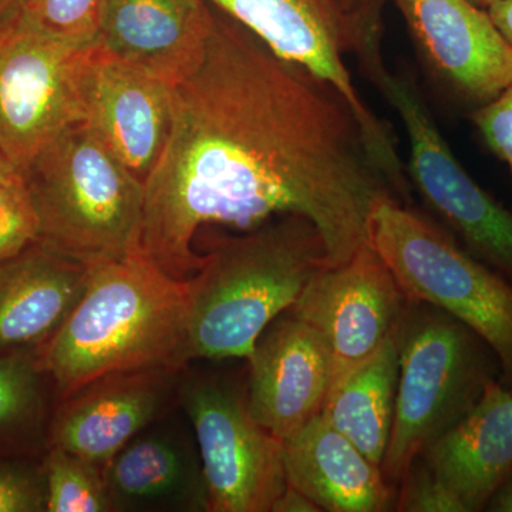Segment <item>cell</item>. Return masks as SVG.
<instances>
[{
    "label": "cell",
    "mask_w": 512,
    "mask_h": 512,
    "mask_svg": "<svg viewBox=\"0 0 512 512\" xmlns=\"http://www.w3.org/2000/svg\"><path fill=\"white\" fill-rule=\"evenodd\" d=\"M42 457L0 458V512H46Z\"/></svg>",
    "instance_id": "cell-25"
},
{
    "label": "cell",
    "mask_w": 512,
    "mask_h": 512,
    "mask_svg": "<svg viewBox=\"0 0 512 512\" xmlns=\"http://www.w3.org/2000/svg\"><path fill=\"white\" fill-rule=\"evenodd\" d=\"M400 325L375 355L333 384L320 416L382 467L396 409Z\"/></svg>",
    "instance_id": "cell-21"
},
{
    "label": "cell",
    "mask_w": 512,
    "mask_h": 512,
    "mask_svg": "<svg viewBox=\"0 0 512 512\" xmlns=\"http://www.w3.org/2000/svg\"><path fill=\"white\" fill-rule=\"evenodd\" d=\"M437 77L473 110L512 84V49L487 9L470 0H396Z\"/></svg>",
    "instance_id": "cell-15"
},
{
    "label": "cell",
    "mask_w": 512,
    "mask_h": 512,
    "mask_svg": "<svg viewBox=\"0 0 512 512\" xmlns=\"http://www.w3.org/2000/svg\"><path fill=\"white\" fill-rule=\"evenodd\" d=\"M474 5L480 6V8L487 9L488 6L493 5L495 0H470Z\"/></svg>",
    "instance_id": "cell-34"
},
{
    "label": "cell",
    "mask_w": 512,
    "mask_h": 512,
    "mask_svg": "<svg viewBox=\"0 0 512 512\" xmlns=\"http://www.w3.org/2000/svg\"><path fill=\"white\" fill-rule=\"evenodd\" d=\"M470 119L488 150L507 164L512 174V84L490 103L471 110Z\"/></svg>",
    "instance_id": "cell-28"
},
{
    "label": "cell",
    "mask_w": 512,
    "mask_h": 512,
    "mask_svg": "<svg viewBox=\"0 0 512 512\" xmlns=\"http://www.w3.org/2000/svg\"><path fill=\"white\" fill-rule=\"evenodd\" d=\"M188 299L190 281L168 275L140 248L90 266L76 308L36 349L56 402L110 373L150 366L183 369Z\"/></svg>",
    "instance_id": "cell-2"
},
{
    "label": "cell",
    "mask_w": 512,
    "mask_h": 512,
    "mask_svg": "<svg viewBox=\"0 0 512 512\" xmlns=\"http://www.w3.org/2000/svg\"><path fill=\"white\" fill-rule=\"evenodd\" d=\"M39 239V222L25 180L0 183V262Z\"/></svg>",
    "instance_id": "cell-26"
},
{
    "label": "cell",
    "mask_w": 512,
    "mask_h": 512,
    "mask_svg": "<svg viewBox=\"0 0 512 512\" xmlns=\"http://www.w3.org/2000/svg\"><path fill=\"white\" fill-rule=\"evenodd\" d=\"M322 511L313 503L311 498L306 497L298 488L286 485L284 493L279 495L271 512H319Z\"/></svg>",
    "instance_id": "cell-29"
},
{
    "label": "cell",
    "mask_w": 512,
    "mask_h": 512,
    "mask_svg": "<svg viewBox=\"0 0 512 512\" xmlns=\"http://www.w3.org/2000/svg\"><path fill=\"white\" fill-rule=\"evenodd\" d=\"M349 3H355L356 0H348Z\"/></svg>",
    "instance_id": "cell-35"
},
{
    "label": "cell",
    "mask_w": 512,
    "mask_h": 512,
    "mask_svg": "<svg viewBox=\"0 0 512 512\" xmlns=\"http://www.w3.org/2000/svg\"><path fill=\"white\" fill-rule=\"evenodd\" d=\"M89 278V266L39 242L0 262V353L45 345L76 308Z\"/></svg>",
    "instance_id": "cell-19"
},
{
    "label": "cell",
    "mask_w": 512,
    "mask_h": 512,
    "mask_svg": "<svg viewBox=\"0 0 512 512\" xmlns=\"http://www.w3.org/2000/svg\"><path fill=\"white\" fill-rule=\"evenodd\" d=\"M22 174L0 154V183L22 180Z\"/></svg>",
    "instance_id": "cell-33"
},
{
    "label": "cell",
    "mask_w": 512,
    "mask_h": 512,
    "mask_svg": "<svg viewBox=\"0 0 512 512\" xmlns=\"http://www.w3.org/2000/svg\"><path fill=\"white\" fill-rule=\"evenodd\" d=\"M421 456L464 512L487 510L512 470V389L491 380L474 409Z\"/></svg>",
    "instance_id": "cell-18"
},
{
    "label": "cell",
    "mask_w": 512,
    "mask_h": 512,
    "mask_svg": "<svg viewBox=\"0 0 512 512\" xmlns=\"http://www.w3.org/2000/svg\"><path fill=\"white\" fill-rule=\"evenodd\" d=\"M487 12L512 49V0H495Z\"/></svg>",
    "instance_id": "cell-30"
},
{
    "label": "cell",
    "mask_w": 512,
    "mask_h": 512,
    "mask_svg": "<svg viewBox=\"0 0 512 512\" xmlns=\"http://www.w3.org/2000/svg\"><path fill=\"white\" fill-rule=\"evenodd\" d=\"M181 370L138 367L80 387L56 402L47 447L62 448L104 468L128 441L170 412Z\"/></svg>",
    "instance_id": "cell-13"
},
{
    "label": "cell",
    "mask_w": 512,
    "mask_h": 512,
    "mask_svg": "<svg viewBox=\"0 0 512 512\" xmlns=\"http://www.w3.org/2000/svg\"><path fill=\"white\" fill-rule=\"evenodd\" d=\"M46 512H109L111 504L104 468L57 447L42 457Z\"/></svg>",
    "instance_id": "cell-23"
},
{
    "label": "cell",
    "mask_w": 512,
    "mask_h": 512,
    "mask_svg": "<svg viewBox=\"0 0 512 512\" xmlns=\"http://www.w3.org/2000/svg\"><path fill=\"white\" fill-rule=\"evenodd\" d=\"M397 510L402 512H464L463 505L424 464L414 461L402 478Z\"/></svg>",
    "instance_id": "cell-27"
},
{
    "label": "cell",
    "mask_w": 512,
    "mask_h": 512,
    "mask_svg": "<svg viewBox=\"0 0 512 512\" xmlns=\"http://www.w3.org/2000/svg\"><path fill=\"white\" fill-rule=\"evenodd\" d=\"M83 123L136 175L153 173L173 126V86L109 55L96 42L80 73Z\"/></svg>",
    "instance_id": "cell-12"
},
{
    "label": "cell",
    "mask_w": 512,
    "mask_h": 512,
    "mask_svg": "<svg viewBox=\"0 0 512 512\" xmlns=\"http://www.w3.org/2000/svg\"><path fill=\"white\" fill-rule=\"evenodd\" d=\"M177 402L194 430L210 512H269L286 481L282 440L252 417L245 387L215 373H180Z\"/></svg>",
    "instance_id": "cell-9"
},
{
    "label": "cell",
    "mask_w": 512,
    "mask_h": 512,
    "mask_svg": "<svg viewBox=\"0 0 512 512\" xmlns=\"http://www.w3.org/2000/svg\"><path fill=\"white\" fill-rule=\"evenodd\" d=\"M367 242L412 303L448 313L477 333L500 362V382L512 389V282L458 247L446 232L379 195L366 222Z\"/></svg>",
    "instance_id": "cell-5"
},
{
    "label": "cell",
    "mask_w": 512,
    "mask_h": 512,
    "mask_svg": "<svg viewBox=\"0 0 512 512\" xmlns=\"http://www.w3.org/2000/svg\"><path fill=\"white\" fill-rule=\"evenodd\" d=\"M101 6L103 0H25L22 19L64 42L92 45Z\"/></svg>",
    "instance_id": "cell-24"
},
{
    "label": "cell",
    "mask_w": 512,
    "mask_h": 512,
    "mask_svg": "<svg viewBox=\"0 0 512 512\" xmlns=\"http://www.w3.org/2000/svg\"><path fill=\"white\" fill-rule=\"evenodd\" d=\"M392 434L382 471L402 481L414 461L480 402L500 373L494 350L474 330L434 308L406 309Z\"/></svg>",
    "instance_id": "cell-6"
},
{
    "label": "cell",
    "mask_w": 512,
    "mask_h": 512,
    "mask_svg": "<svg viewBox=\"0 0 512 512\" xmlns=\"http://www.w3.org/2000/svg\"><path fill=\"white\" fill-rule=\"evenodd\" d=\"M56 400L36 349L0 353V458L43 457Z\"/></svg>",
    "instance_id": "cell-22"
},
{
    "label": "cell",
    "mask_w": 512,
    "mask_h": 512,
    "mask_svg": "<svg viewBox=\"0 0 512 512\" xmlns=\"http://www.w3.org/2000/svg\"><path fill=\"white\" fill-rule=\"evenodd\" d=\"M214 20L208 0H103L96 43L174 87L200 67Z\"/></svg>",
    "instance_id": "cell-16"
},
{
    "label": "cell",
    "mask_w": 512,
    "mask_h": 512,
    "mask_svg": "<svg viewBox=\"0 0 512 512\" xmlns=\"http://www.w3.org/2000/svg\"><path fill=\"white\" fill-rule=\"evenodd\" d=\"M487 511L512 512V470L487 505Z\"/></svg>",
    "instance_id": "cell-31"
},
{
    "label": "cell",
    "mask_w": 512,
    "mask_h": 512,
    "mask_svg": "<svg viewBox=\"0 0 512 512\" xmlns=\"http://www.w3.org/2000/svg\"><path fill=\"white\" fill-rule=\"evenodd\" d=\"M92 45L47 35L22 15L0 35V154L20 174L66 128L82 123L80 73Z\"/></svg>",
    "instance_id": "cell-10"
},
{
    "label": "cell",
    "mask_w": 512,
    "mask_h": 512,
    "mask_svg": "<svg viewBox=\"0 0 512 512\" xmlns=\"http://www.w3.org/2000/svg\"><path fill=\"white\" fill-rule=\"evenodd\" d=\"M25 0H0V35L22 15Z\"/></svg>",
    "instance_id": "cell-32"
},
{
    "label": "cell",
    "mask_w": 512,
    "mask_h": 512,
    "mask_svg": "<svg viewBox=\"0 0 512 512\" xmlns=\"http://www.w3.org/2000/svg\"><path fill=\"white\" fill-rule=\"evenodd\" d=\"M384 192L346 100L215 13L204 60L173 87L170 138L144 183L140 249L188 281L205 261L192 249L201 228L244 232L298 215L339 265L366 244L367 215Z\"/></svg>",
    "instance_id": "cell-1"
},
{
    "label": "cell",
    "mask_w": 512,
    "mask_h": 512,
    "mask_svg": "<svg viewBox=\"0 0 512 512\" xmlns=\"http://www.w3.org/2000/svg\"><path fill=\"white\" fill-rule=\"evenodd\" d=\"M286 481L322 511L380 512L392 501L389 481L322 416L282 440Z\"/></svg>",
    "instance_id": "cell-20"
},
{
    "label": "cell",
    "mask_w": 512,
    "mask_h": 512,
    "mask_svg": "<svg viewBox=\"0 0 512 512\" xmlns=\"http://www.w3.org/2000/svg\"><path fill=\"white\" fill-rule=\"evenodd\" d=\"M164 417L128 441L104 466L111 511L208 512L197 441L192 443L180 426Z\"/></svg>",
    "instance_id": "cell-17"
},
{
    "label": "cell",
    "mask_w": 512,
    "mask_h": 512,
    "mask_svg": "<svg viewBox=\"0 0 512 512\" xmlns=\"http://www.w3.org/2000/svg\"><path fill=\"white\" fill-rule=\"evenodd\" d=\"M404 302L392 272L366 242L348 261L313 276L288 312L328 343L333 386L386 342L402 322Z\"/></svg>",
    "instance_id": "cell-11"
},
{
    "label": "cell",
    "mask_w": 512,
    "mask_h": 512,
    "mask_svg": "<svg viewBox=\"0 0 512 512\" xmlns=\"http://www.w3.org/2000/svg\"><path fill=\"white\" fill-rule=\"evenodd\" d=\"M248 362V409L269 433L284 440L322 413L332 389V353L305 320L279 315L256 340Z\"/></svg>",
    "instance_id": "cell-14"
},
{
    "label": "cell",
    "mask_w": 512,
    "mask_h": 512,
    "mask_svg": "<svg viewBox=\"0 0 512 512\" xmlns=\"http://www.w3.org/2000/svg\"><path fill=\"white\" fill-rule=\"evenodd\" d=\"M254 33L274 55L301 67L349 104L390 190L409 197L404 167L390 128L367 106L353 83L346 56L382 26L386 0H208Z\"/></svg>",
    "instance_id": "cell-7"
},
{
    "label": "cell",
    "mask_w": 512,
    "mask_h": 512,
    "mask_svg": "<svg viewBox=\"0 0 512 512\" xmlns=\"http://www.w3.org/2000/svg\"><path fill=\"white\" fill-rule=\"evenodd\" d=\"M330 266L311 221L285 215L222 239L190 281L181 366L248 359L256 340Z\"/></svg>",
    "instance_id": "cell-3"
},
{
    "label": "cell",
    "mask_w": 512,
    "mask_h": 512,
    "mask_svg": "<svg viewBox=\"0 0 512 512\" xmlns=\"http://www.w3.org/2000/svg\"><path fill=\"white\" fill-rule=\"evenodd\" d=\"M356 57L402 121L409 141V177L421 197L471 255L512 282V211L467 173L416 90L384 66L380 42L360 47Z\"/></svg>",
    "instance_id": "cell-8"
},
{
    "label": "cell",
    "mask_w": 512,
    "mask_h": 512,
    "mask_svg": "<svg viewBox=\"0 0 512 512\" xmlns=\"http://www.w3.org/2000/svg\"><path fill=\"white\" fill-rule=\"evenodd\" d=\"M22 177L43 247L89 268L140 248L144 184L83 121L47 144Z\"/></svg>",
    "instance_id": "cell-4"
}]
</instances>
